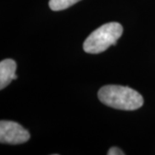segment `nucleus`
Segmentation results:
<instances>
[{
  "label": "nucleus",
  "instance_id": "obj_4",
  "mask_svg": "<svg viewBox=\"0 0 155 155\" xmlns=\"http://www.w3.org/2000/svg\"><path fill=\"white\" fill-rule=\"evenodd\" d=\"M17 63L15 61L7 59L0 62V89L3 90L11 83L12 80L17 79L16 74Z\"/></svg>",
  "mask_w": 155,
  "mask_h": 155
},
{
  "label": "nucleus",
  "instance_id": "obj_5",
  "mask_svg": "<svg viewBox=\"0 0 155 155\" xmlns=\"http://www.w3.org/2000/svg\"><path fill=\"white\" fill-rule=\"evenodd\" d=\"M79 1L80 0H49V7L54 11H63Z\"/></svg>",
  "mask_w": 155,
  "mask_h": 155
},
{
  "label": "nucleus",
  "instance_id": "obj_2",
  "mask_svg": "<svg viewBox=\"0 0 155 155\" xmlns=\"http://www.w3.org/2000/svg\"><path fill=\"white\" fill-rule=\"evenodd\" d=\"M122 32L123 28L119 22H112L104 24L86 38L84 42V50L92 54L103 53L110 46L116 44Z\"/></svg>",
  "mask_w": 155,
  "mask_h": 155
},
{
  "label": "nucleus",
  "instance_id": "obj_3",
  "mask_svg": "<svg viewBox=\"0 0 155 155\" xmlns=\"http://www.w3.org/2000/svg\"><path fill=\"white\" fill-rule=\"evenodd\" d=\"M30 134L19 123L11 121L0 122V142L2 144L17 145L25 143Z\"/></svg>",
  "mask_w": 155,
  "mask_h": 155
},
{
  "label": "nucleus",
  "instance_id": "obj_1",
  "mask_svg": "<svg viewBox=\"0 0 155 155\" xmlns=\"http://www.w3.org/2000/svg\"><path fill=\"white\" fill-rule=\"evenodd\" d=\"M98 98L104 104L122 110H138L144 103L142 96L135 90L115 84L100 89Z\"/></svg>",
  "mask_w": 155,
  "mask_h": 155
},
{
  "label": "nucleus",
  "instance_id": "obj_6",
  "mask_svg": "<svg viewBox=\"0 0 155 155\" xmlns=\"http://www.w3.org/2000/svg\"><path fill=\"white\" fill-rule=\"evenodd\" d=\"M124 153L122 152V150L117 148V147H111L110 149L109 150L108 152V155H123Z\"/></svg>",
  "mask_w": 155,
  "mask_h": 155
}]
</instances>
